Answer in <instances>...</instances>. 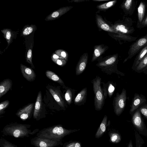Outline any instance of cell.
Segmentation results:
<instances>
[{
    "mask_svg": "<svg viewBox=\"0 0 147 147\" xmlns=\"http://www.w3.org/2000/svg\"><path fill=\"white\" fill-rule=\"evenodd\" d=\"M80 129H68L61 125H57L45 128L38 131L36 136L40 138L61 141L65 136L72 133L79 131Z\"/></svg>",
    "mask_w": 147,
    "mask_h": 147,
    "instance_id": "1",
    "label": "cell"
},
{
    "mask_svg": "<svg viewBox=\"0 0 147 147\" xmlns=\"http://www.w3.org/2000/svg\"><path fill=\"white\" fill-rule=\"evenodd\" d=\"M29 125L13 123L5 125L3 128L2 132L6 136H10L16 138L28 137L38 131V129L32 131L29 129Z\"/></svg>",
    "mask_w": 147,
    "mask_h": 147,
    "instance_id": "2",
    "label": "cell"
},
{
    "mask_svg": "<svg viewBox=\"0 0 147 147\" xmlns=\"http://www.w3.org/2000/svg\"><path fill=\"white\" fill-rule=\"evenodd\" d=\"M118 57L117 54L114 55L110 57L99 62L96 65L100 68L102 71L108 75L116 74L121 76H124L125 75V74L119 71L117 69Z\"/></svg>",
    "mask_w": 147,
    "mask_h": 147,
    "instance_id": "3",
    "label": "cell"
},
{
    "mask_svg": "<svg viewBox=\"0 0 147 147\" xmlns=\"http://www.w3.org/2000/svg\"><path fill=\"white\" fill-rule=\"evenodd\" d=\"M101 78L97 76L92 81L94 94V105L95 110L97 111L102 109L105 99L101 86Z\"/></svg>",
    "mask_w": 147,
    "mask_h": 147,
    "instance_id": "4",
    "label": "cell"
},
{
    "mask_svg": "<svg viewBox=\"0 0 147 147\" xmlns=\"http://www.w3.org/2000/svg\"><path fill=\"white\" fill-rule=\"evenodd\" d=\"M133 25V21L131 18L124 17L123 20L117 22L112 28L118 33L130 35L135 30Z\"/></svg>",
    "mask_w": 147,
    "mask_h": 147,
    "instance_id": "5",
    "label": "cell"
},
{
    "mask_svg": "<svg viewBox=\"0 0 147 147\" xmlns=\"http://www.w3.org/2000/svg\"><path fill=\"white\" fill-rule=\"evenodd\" d=\"M127 98L126 90L125 89H122L120 94L117 93L113 101L114 112L117 115L119 116L124 110Z\"/></svg>",
    "mask_w": 147,
    "mask_h": 147,
    "instance_id": "6",
    "label": "cell"
},
{
    "mask_svg": "<svg viewBox=\"0 0 147 147\" xmlns=\"http://www.w3.org/2000/svg\"><path fill=\"white\" fill-rule=\"evenodd\" d=\"M147 45V34L142 36L134 42L130 46L128 52V56L124 60L123 63L131 59L141 50Z\"/></svg>",
    "mask_w": 147,
    "mask_h": 147,
    "instance_id": "7",
    "label": "cell"
},
{
    "mask_svg": "<svg viewBox=\"0 0 147 147\" xmlns=\"http://www.w3.org/2000/svg\"><path fill=\"white\" fill-rule=\"evenodd\" d=\"M30 143L36 147H54L63 144L61 141H55L37 136L31 139Z\"/></svg>",
    "mask_w": 147,
    "mask_h": 147,
    "instance_id": "8",
    "label": "cell"
},
{
    "mask_svg": "<svg viewBox=\"0 0 147 147\" xmlns=\"http://www.w3.org/2000/svg\"><path fill=\"white\" fill-rule=\"evenodd\" d=\"M147 101L145 96L142 94L135 93L132 99L129 111L130 114L135 112L140 107L146 104Z\"/></svg>",
    "mask_w": 147,
    "mask_h": 147,
    "instance_id": "9",
    "label": "cell"
},
{
    "mask_svg": "<svg viewBox=\"0 0 147 147\" xmlns=\"http://www.w3.org/2000/svg\"><path fill=\"white\" fill-rule=\"evenodd\" d=\"M137 1L134 0H125L123 1L121 7L125 13L131 16L136 9Z\"/></svg>",
    "mask_w": 147,
    "mask_h": 147,
    "instance_id": "10",
    "label": "cell"
},
{
    "mask_svg": "<svg viewBox=\"0 0 147 147\" xmlns=\"http://www.w3.org/2000/svg\"><path fill=\"white\" fill-rule=\"evenodd\" d=\"M72 7H73L71 6L61 7L52 12L46 18L45 20L48 21L58 18L69 11Z\"/></svg>",
    "mask_w": 147,
    "mask_h": 147,
    "instance_id": "11",
    "label": "cell"
},
{
    "mask_svg": "<svg viewBox=\"0 0 147 147\" xmlns=\"http://www.w3.org/2000/svg\"><path fill=\"white\" fill-rule=\"evenodd\" d=\"M20 68L23 76L27 80L32 82L35 80L36 74L31 68L22 64H20Z\"/></svg>",
    "mask_w": 147,
    "mask_h": 147,
    "instance_id": "12",
    "label": "cell"
},
{
    "mask_svg": "<svg viewBox=\"0 0 147 147\" xmlns=\"http://www.w3.org/2000/svg\"><path fill=\"white\" fill-rule=\"evenodd\" d=\"M88 55L87 53L83 54L80 57L76 68V74L78 76L82 73L84 71L87 63Z\"/></svg>",
    "mask_w": 147,
    "mask_h": 147,
    "instance_id": "13",
    "label": "cell"
},
{
    "mask_svg": "<svg viewBox=\"0 0 147 147\" xmlns=\"http://www.w3.org/2000/svg\"><path fill=\"white\" fill-rule=\"evenodd\" d=\"M132 121L133 125L139 130L142 131L144 127V124L141 113L139 109H137L133 114Z\"/></svg>",
    "mask_w": 147,
    "mask_h": 147,
    "instance_id": "14",
    "label": "cell"
},
{
    "mask_svg": "<svg viewBox=\"0 0 147 147\" xmlns=\"http://www.w3.org/2000/svg\"><path fill=\"white\" fill-rule=\"evenodd\" d=\"M146 4L142 1L140 3L137 9L138 20L137 27L140 28L141 26L145 17Z\"/></svg>",
    "mask_w": 147,
    "mask_h": 147,
    "instance_id": "15",
    "label": "cell"
},
{
    "mask_svg": "<svg viewBox=\"0 0 147 147\" xmlns=\"http://www.w3.org/2000/svg\"><path fill=\"white\" fill-rule=\"evenodd\" d=\"M34 104L31 103L20 110L16 113V115L20 119L24 121L30 117L33 109Z\"/></svg>",
    "mask_w": 147,
    "mask_h": 147,
    "instance_id": "16",
    "label": "cell"
},
{
    "mask_svg": "<svg viewBox=\"0 0 147 147\" xmlns=\"http://www.w3.org/2000/svg\"><path fill=\"white\" fill-rule=\"evenodd\" d=\"M42 108V95L41 91L38 94L35 105L33 117L37 120L40 116Z\"/></svg>",
    "mask_w": 147,
    "mask_h": 147,
    "instance_id": "17",
    "label": "cell"
},
{
    "mask_svg": "<svg viewBox=\"0 0 147 147\" xmlns=\"http://www.w3.org/2000/svg\"><path fill=\"white\" fill-rule=\"evenodd\" d=\"M96 20L97 25L101 29L111 32L115 33V34H119L112 27L109 25L104 21L100 16L96 15Z\"/></svg>",
    "mask_w": 147,
    "mask_h": 147,
    "instance_id": "18",
    "label": "cell"
},
{
    "mask_svg": "<svg viewBox=\"0 0 147 147\" xmlns=\"http://www.w3.org/2000/svg\"><path fill=\"white\" fill-rule=\"evenodd\" d=\"M49 91L58 104L63 109H65V105L64 100L62 98L60 91L55 89L50 88Z\"/></svg>",
    "mask_w": 147,
    "mask_h": 147,
    "instance_id": "19",
    "label": "cell"
},
{
    "mask_svg": "<svg viewBox=\"0 0 147 147\" xmlns=\"http://www.w3.org/2000/svg\"><path fill=\"white\" fill-rule=\"evenodd\" d=\"M87 95V89L85 88L79 92L76 97L74 100L75 105H80L84 104L86 102Z\"/></svg>",
    "mask_w": 147,
    "mask_h": 147,
    "instance_id": "20",
    "label": "cell"
},
{
    "mask_svg": "<svg viewBox=\"0 0 147 147\" xmlns=\"http://www.w3.org/2000/svg\"><path fill=\"white\" fill-rule=\"evenodd\" d=\"M12 82L10 79L4 80L0 83V98L6 94L11 88Z\"/></svg>",
    "mask_w": 147,
    "mask_h": 147,
    "instance_id": "21",
    "label": "cell"
},
{
    "mask_svg": "<svg viewBox=\"0 0 147 147\" xmlns=\"http://www.w3.org/2000/svg\"><path fill=\"white\" fill-rule=\"evenodd\" d=\"M107 116L105 115L95 135V138L101 137L106 131L107 127Z\"/></svg>",
    "mask_w": 147,
    "mask_h": 147,
    "instance_id": "22",
    "label": "cell"
},
{
    "mask_svg": "<svg viewBox=\"0 0 147 147\" xmlns=\"http://www.w3.org/2000/svg\"><path fill=\"white\" fill-rule=\"evenodd\" d=\"M147 53V45L143 47L138 53L133 62L131 69L134 71Z\"/></svg>",
    "mask_w": 147,
    "mask_h": 147,
    "instance_id": "23",
    "label": "cell"
},
{
    "mask_svg": "<svg viewBox=\"0 0 147 147\" xmlns=\"http://www.w3.org/2000/svg\"><path fill=\"white\" fill-rule=\"evenodd\" d=\"M147 69V53L135 68L134 71L140 73Z\"/></svg>",
    "mask_w": 147,
    "mask_h": 147,
    "instance_id": "24",
    "label": "cell"
},
{
    "mask_svg": "<svg viewBox=\"0 0 147 147\" xmlns=\"http://www.w3.org/2000/svg\"><path fill=\"white\" fill-rule=\"evenodd\" d=\"M106 47L102 45L96 46L94 48V52L92 59V62L95 60L106 50Z\"/></svg>",
    "mask_w": 147,
    "mask_h": 147,
    "instance_id": "25",
    "label": "cell"
},
{
    "mask_svg": "<svg viewBox=\"0 0 147 147\" xmlns=\"http://www.w3.org/2000/svg\"><path fill=\"white\" fill-rule=\"evenodd\" d=\"M110 138L109 141L111 143L117 144L119 143L121 140V137L120 134L114 130H111L109 132Z\"/></svg>",
    "mask_w": 147,
    "mask_h": 147,
    "instance_id": "26",
    "label": "cell"
},
{
    "mask_svg": "<svg viewBox=\"0 0 147 147\" xmlns=\"http://www.w3.org/2000/svg\"><path fill=\"white\" fill-rule=\"evenodd\" d=\"M47 77L50 79L61 84H64L61 79L54 72L49 70H47L45 72Z\"/></svg>",
    "mask_w": 147,
    "mask_h": 147,
    "instance_id": "27",
    "label": "cell"
},
{
    "mask_svg": "<svg viewBox=\"0 0 147 147\" xmlns=\"http://www.w3.org/2000/svg\"><path fill=\"white\" fill-rule=\"evenodd\" d=\"M1 31L7 40L8 47L12 41L13 33L11 30L8 29H4L1 30Z\"/></svg>",
    "mask_w": 147,
    "mask_h": 147,
    "instance_id": "28",
    "label": "cell"
},
{
    "mask_svg": "<svg viewBox=\"0 0 147 147\" xmlns=\"http://www.w3.org/2000/svg\"><path fill=\"white\" fill-rule=\"evenodd\" d=\"M32 44L29 47L26 56V61L30 64L32 68H35L32 62Z\"/></svg>",
    "mask_w": 147,
    "mask_h": 147,
    "instance_id": "29",
    "label": "cell"
},
{
    "mask_svg": "<svg viewBox=\"0 0 147 147\" xmlns=\"http://www.w3.org/2000/svg\"><path fill=\"white\" fill-rule=\"evenodd\" d=\"M73 93L72 89L70 88L68 89L65 93V98L69 105H70L71 102L74 95Z\"/></svg>",
    "mask_w": 147,
    "mask_h": 147,
    "instance_id": "30",
    "label": "cell"
},
{
    "mask_svg": "<svg viewBox=\"0 0 147 147\" xmlns=\"http://www.w3.org/2000/svg\"><path fill=\"white\" fill-rule=\"evenodd\" d=\"M117 2V1L114 0L110 1L98 5L97 8L99 9L103 10L107 9L113 6Z\"/></svg>",
    "mask_w": 147,
    "mask_h": 147,
    "instance_id": "31",
    "label": "cell"
},
{
    "mask_svg": "<svg viewBox=\"0 0 147 147\" xmlns=\"http://www.w3.org/2000/svg\"><path fill=\"white\" fill-rule=\"evenodd\" d=\"M36 28L35 25L27 26L24 28L22 31V36H26L30 34Z\"/></svg>",
    "mask_w": 147,
    "mask_h": 147,
    "instance_id": "32",
    "label": "cell"
},
{
    "mask_svg": "<svg viewBox=\"0 0 147 147\" xmlns=\"http://www.w3.org/2000/svg\"><path fill=\"white\" fill-rule=\"evenodd\" d=\"M63 147H81V143L76 141H70L63 145Z\"/></svg>",
    "mask_w": 147,
    "mask_h": 147,
    "instance_id": "33",
    "label": "cell"
},
{
    "mask_svg": "<svg viewBox=\"0 0 147 147\" xmlns=\"http://www.w3.org/2000/svg\"><path fill=\"white\" fill-rule=\"evenodd\" d=\"M0 147H17L16 145L6 139L1 138L0 139Z\"/></svg>",
    "mask_w": 147,
    "mask_h": 147,
    "instance_id": "34",
    "label": "cell"
},
{
    "mask_svg": "<svg viewBox=\"0 0 147 147\" xmlns=\"http://www.w3.org/2000/svg\"><path fill=\"white\" fill-rule=\"evenodd\" d=\"M107 85V92L110 98L112 96L115 89V87L113 84L111 82H109Z\"/></svg>",
    "mask_w": 147,
    "mask_h": 147,
    "instance_id": "35",
    "label": "cell"
},
{
    "mask_svg": "<svg viewBox=\"0 0 147 147\" xmlns=\"http://www.w3.org/2000/svg\"><path fill=\"white\" fill-rule=\"evenodd\" d=\"M9 104V101L6 100L1 102L0 104V115L3 114L5 109L7 107Z\"/></svg>",
    "mask_w": 147,
    "mask_h": 147,
    "instance_id": "36",
    "label": "cell"
},
{
    "mask_svg": "<svg viewBox=\"0 0 147 147\" xmlns=\"http://www.w3.org/2000/svg\"><path fill=\"white\" fill-rule=\"evenodd\" d=\"M56 53L58 56H61V57L66 60H67L68 55L65 51L62 50H59L55 51Z\"/></svg>",
    "mask_w": 147,
    "mask_h": 147,
    "instance_id": "37",
    "label": "cell"
},
{
    "mask_svg": "<svg viewBox=\"0 0 147 147\" xmlns=\"http://www.w3.org/2000/svg\"><path fill=\"white\" fill-rule=\"evenodd\" d=\"M139 109L140 113L147 119V104L142 106Z\"/></svg>",
    "mask_w": 147,
    "mask_h": 147,
    "instance_id": "38",
    "label": "cell"
},
{
    "mask_svg": "<svg viewBox=\"0 0 147 147\" xmlns=\"http://www.w3.org/2000/svg\"><path fill=\"white\" fill-rule=\"evenodd\" d=\"M52 61L55 63L61 66L65 65L67 62L66 61L65 59H62L53 60Z\"/></svg>",
    "mask_w": 147,
    "mask_h": 147,
    "instance_id": "39",
    "label": "cell"
},
{
    "mask_svg": "<svg viewBox=\"0 0 147 147\" xmlns=\"http://www.w3.org/2000/svg\"><path fill=\"white\" fill-rule=\"evenodd\" d=\"M103 86L102 88L103 93L105 98L106 99L108 93L107 84L103 83Z\"/></svg>",
    "mask_w": 147,
    "mask_h": 147,
    "instance_id": "40",
    "label": "cell"
},
{
    "mask_svg": "<svg viewBox=\"0 0 147 147\" xmlns=\"http://www.w3.org/2000/svg\"><path fill=\"white\" fill-rule=\"evenodd\" d=\"M147 26V15L145 16L144 19L141 26L140 28Z\"/></svg>",
    "mask_w": 147,
    "mask_h": 147,
    "instance_id": "41",
    "label": "cell"
},
{
    "mask_svg": "<svg viewBox=\"0 0 147 147\" xmlns=\"http://www.w3.org/2000/svg\"><path fill=\"white\" fill-rule=\"evenodd\" d=\"M56 54H53L52 57V59L53 60H55V59H59V58H60L61 59H63L62 58H60Z\"/></svg>",
    "mask_w": 147,
    "mask_h": 147,
    "instance_id": "42",
    "label": "cell"
},
{
    "mask_svg": "<svg viewBox=\"0 0 147 147\" xmlns=\"http://www.w3.org/2000/svg\"><path fill=\"white\" fill-rule=\"evenodd\" d=\"M127 147H133L132 141L130 140L128 145Z\"/></svg>",
    "mask_w": 147,
    "mask_h": 147,
    "instance_id": "43",
    "label": "cell"
},
{
    "mask_svg": "<svg viewBox=\"0 0 147 147\" xmlns=\"http://www.w3.org/2000/svg\"><path fill=\"white\" fill-rule=\"evenodd\" d=\"M146 75L147 74V69H146L145 70H144L143 72Z\"/></svg>",
    "mask_w": 147,
    "mask_h": 147,
    "instance_id": "44",
    "label": "cell"
}]
</instances>
